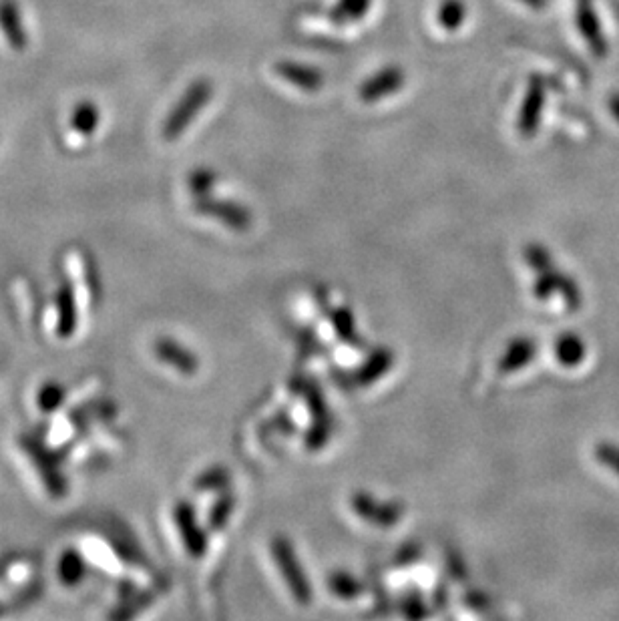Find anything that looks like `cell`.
<instances>
[{
    "instance_id": "16",
    "label": "cell",
    "mask_w": 619,
    "mask_h": 621,
    "mask_svg": "<svg viewBox=\"0 0 619 621\" xmlns=\"http://www.w3.org/2000/svg\"><path fill=\"white\" fill-rule=\"evenodd\" d=\"M370 7L372 0H336V5L328 11V19L336 27H346L350 23L362 21Z\"/></svg>"
},
{
    "instance_id": "17",
    "label": "cell",
    "mask_w": 619,
    "mask_h": 621,
    "mask_svg": "<svg viewBox=\"0 0 619 621\" xmlns=\"http://www.w3.org/2000/svg\"><path fill=\"white\" fill-rule=\"evenodd\" d=\"M585 354H587L585 342L577 334H563L555 342V356L567 368L579 366L585 360Z\"/></svg>"
},
{
    "instance_id": "4",
    "label": "cell",
    "mask_w": 619,
    "mask_h": 621,
    "mask_svg": "<svg viewBox=\"0 0 619 621\" xmlns=\"http://www.w3.org/2000/svg\"><path fill=\"white\" fill-rule=\"evenodd\" d=\"M195 210L201 216L214 218L222 224H226L232 230H248L252 226V214L248 207L228 201V199H216L212 195L195 199Z\"/></svg>"
},
{
    "instance_id": "15",
    "label": "cell",
    "mask_w": 619,
    "mask_h": 621,
    "mask_svg": "<svg viewBox=\"0 0 619 621\" xmlns=\"http://www.w3.org/2000/svg\"><path fill=\"white\" fill-rule=\"evenodd\" d=\"M535 354H537V346L529 338H517L509 344L507 352L499 360V370L503 374L515 372V370L527 366Z\"/></svg>"
},
{
    "instance_id": "12",
    "label": "cell",
    "mask_w": 619,
    "mask_h": 621,
    "mask_svg": "<svg viewBox=\"0 0 619 621\" xmlns=\"http://www.w3.org/2000/svg\"><path fill=\"white\" fill-rule=\"evenodd\" d=\"M175 521H177V527L179 531L183 533V539H185V547L189 549L191 555H201L203 549H205V535L203 531L195 525V519H193V511L189 505H177L175 509Z\"/></svg>"
},
{
    "instance_id": "22",
    "label": "cell",
    "mask_w": 619,
    "mask_h": 621,
    "mask_svg": "<svg viewBox=\"0 0 619 621\" xmlns=\"http://www.w3.org/2000/svg\"><path fill=\"white\" fill-rule=\"evenodd\" d=\"M216 181H218V177H216V173H214L212 169H208V167H199V169H195V171L189 175L187 185H189L191 195H193L195 199H199V197H208V195H212V189L216 187Z\"/></svg>"
},
{
    "instance_id": "21",
    "label": "cell",
    "mask_w": 619,
    "mask_h": 621,
    "mask_svg": "<svg viewBox=\"0 0 619 621\" xmlns=\"http://www.w3.org/2000/svg\"><path fill=\"white\" fill-rule=\"evenodd\" d=\"M65 396H67V390L61 382H47L41 386L39 394H37V402H39V408L45 412V414H53L55 410H59L65 402Z\"/></svg>"
},
{
    "instance_id": "2",
    "label": "cell",
    "mask_w": 619,
    "mask_h": 621,
    "mask_svg": "<svg viewBox=\"0 0 619 621\" xmlns=\"http://www.w3.org/2000/svg\"><path fill=\"white\" fill-rule=\"evenodd\" d=\"M19 443H21L23 451L27 453V457L31 459V463L35 465V469L39 471L41 481H43L45 489L49 491V495L55 499L65 497L67 481L63 479V475L59 471V457L53 451H49L43 445L41 437H37V435H23L19 439Z\"/></svg>"
},
{
    "instance_id": "10",
    "label": "cell",
    "mask_w": 619,
    "mask_h": 621,
    "mask_svg": "<svg viewBox=\"0 0 619 621\" xmlns=\"http://www.w3.org/2000/svg\"><path fill=\"white\" fill-rule=\"evenodd\" d=\"M55 308H57V334L61 338H71L73 332L77 330L79 310H77L75 288L69 280H63L57 290Z\"/></svg>"
},
{
    "instance_id": "18",
    "label": "cell",
    "mask_w": 619,
    "mask_h": 621,
    "mask_svg": "<svg viewBox=\"0 0 619 621\" xmlns=\"http://www.w3.org/2000/svg\"><path fill=\"white\" fill-rule=\"evenodd\" d=\"M437 21L447 33H457L467 21L465 0H443L437 13Z\"/></svg>"
},
{
    "instance_id": "9",
    "label": "cell",
    "mask_w": 619,
    "mask_h": 621,
    "mask_svg": "<svg viewBox=\"0 0 619 621\" xmlns=\"http://www.w3.org/2000/svg\"><path fill=\"white\" fill-rule=\"evenodd\" d=\"M0 31L7 37L15 51H25L29 45V35L25 29L23 13L15 0H0Z\"/></svg>"
},
{
    "instance_id": "26",
    "label": "cell",
    "mask_w": 619,
    "mask_h": 621,
    "mask_svg": "<svg viewBox=\"0 0 619 621\" xmlns=\"http://www.w3.org/2000/svg\"><path fill=\"white\" fill-rule=\"evenodd\" d=\"M330 583H332V589L342 597H350V595H356L360 591V585L348 575H336V577H332Z\"/></svg>"
},
{
    "instance_id": "13",
    "label": "cell",
    "mask_w": 619,
    "mask_h": 621,
    "mask_svg": "<svg viewBox=\"0 0 619 621\" xmlns=\"http://www.w3.org/2000/svg\"><path fill=\"white\" fill-rule=\"evenodd\" d=\"M155 354L159 356V360L167 362L169 366H173L175 370H179L183 374H191L197 368V362H195L193 354H189L187 350H183V346H179L177 342H173L169 338L157 340Z\"/></svg>"
},
{
    "instance_id": "3",
    "label": "cell",
    "mask_w": 619,
    "mask_h": 621,
    "mask_svg": "<svg viewBox=\"0 0 619 621\" xmlns=\"http://www.w3.org/2000/svg\"><path fill=\"white\" fill-rule=\"evenodd\" d=\"M545 99H547L545 79L541 75H531L517 115V131L523 137H533L539 131L541 117L545 111Z\"/></svg>"
},
{
    "instance_id": "5",
    "label": "cell",
    "mask_w": 619,
    "mask_h": 621,
    "mask_svg": "<svg viewBox=\"0 0 619 621\" xmlns=\"http://www.w3.org/2000/svg\"><path fill=\"white\" fill-rule=\"evenodd\" d=\"M533 294L539 298V300H547L555 294H561L565 306L569 310H579L581 308V290L579 286L575 284L573 278L557 272L555 268L551 270H545L539 274L535 286H533Z\"/></svg>"
},
{
    "instance_id": "8",
    "label": "cell",
    "mask_w": 619,
    "mask_h": 621,
    "mask_svg": "<svg viewBox=\"0 0 619 621\" xmlns=\"http://www.w3.org/2000/svg\"><path fill=\"white\" fill-rule=\"evenodd\" d=\"M272 551H274V557H276V563L282 567L284 571V577L292 589V593L300 599V601H308L310 599V587H308V581L304 577V571L296 559V553L292 551L290 543L286 539H274V545H272Z\"/></svg>"
},
{
    "instance_id": "6",
    "label": "cell",
    "mask_w": 619,
    "mask_h": 621,
    "mask_svg": "<svg viewBox=\"0 0 619 621\" xmlns=\"http://www.w3.org/2000/svg\"><path fill=\"white\" fill-rule=\"evenodd\" d=\"M575 27L595 57L601 59L607 55V41L593 0H575Z\"/></svg>"
},
{
    "instance_id": "29",
    "label": "cell",
    "mask_w": 619,
    "mask_h": 621,
    "mask_svg": "<svg viewBox=\"0 0 619 621\" xmlns=\"http://www.w3.org/2000/svg\"><path fill=\"white\" fill-rule=\"evenodd\" d=\"M519 3L533 9V11H543L549 5V0H519Z\"/></svg>"
},
{
    "instance_id": "28",
    "label": "cell",
    "mask_w": 619,
    "mask_h": 621,
    "mask_svg": "<svg viewBox=\"0 0 619 621\" xmlns=\"http://www.w3.org/2000/svg\"><path fill=\"white\" fill-rule=\"evenodd\" d=\"M607 109H609L611 117L619 123V93H613V95L607 99Z\"/></svg>"
},
{
    "instance_id": "14",
    "label": "cell",
    "mask_w": 619,
    "mask_h": 621,
    "mask_svg": "<svg viewBox=\"0 0 619 621\" xmlns=\"http://www.w3.org/2000/svg\"><path fill=\"white\" fill-rule=\"evenodd\" d=\"M352 507L358 515H362L364 519L368 521H374V523H382V525H392L398 517H400V509L394 507V505H382L378 501H372L370 497L366 495H356L352 499Z\"/></svg>"
},
{
    "instance_id": "24",
    "label": "cell",
    "mask_w": 619,
    "mask_h": 621,
    "mask_svg": "<svg viewBox=\"0 0 619 621\" xmlns=\"http://www.w3.org/2000/svg\"><path fill=\"white\" fill-rule=\"evenodd\" d=\"M392 358L388 356V352H376L368 362H366V368L362 370L360 378L362 382H372L376 376H380L386 368H388V362Z\"/></svg>"
},
{
    "instance_id": "27",
    "label": "cell",
    "mask_w": 619,
    "mask_h": 621,
    "mask_svg": "<svg viewBox=\"0 0 619 621\" xmlns=\"http://www.w3.org/2000/svg\"><path fill=\"white\" fill-rule=\"evenodd\" d=\"M232 513V499H224L218 507V511L212 515V523H216V527H220Z\"/></svg>"
},
{
    "instance_id": "30",
    "label": "cell",
    "mask_w": 619,
    "mask_h": 621,
    "mask_svg": "<svg viewBox=\"0 0 619 621\" xmlns=\"http://www.w3.org/2000/svg\"><path fill=\"white\" fill-rule=\"evenodd\" d=\"M0 613H3V607H0Z\"/></svg>"
},
{
    "instance_id": "25",
    "label": "cell",
    "mask_w": 619,
    "mask_h": 621,
    "mask_svg": "<svg viewBox=\"0 0 619 621\" xmlns=\"http://www.w3.org/2000/svg\"><path fill=\"white\" fill-rule=\"evenodd\" d=\"M595 457L603 467H607L609 471L619 475V447L609 445V443H601L595 447Z\"/></svg>"
},
{
    "instance_id": "11",
    "label": "cell",
    "mask_w": 619,
    "mask_h": 621,
    "mask_svg": "<svg viewBox=\"0 0 619 621\" xmlns=\"http://www.w3.org/2000/svg\"><path fill=\"white\" fill-rule=\"evenodd\" d=\"M274 69H276L280 79L302 89L304 93H316L324 85L322 71L316 67H310V65H302V63H294V61H280Z\"/></svg>"
},
{
    "instance_id": "1",
    "label": "cell",
    "mask_w": 619,
    "mask_h": 621,
    "mask_svg": "<svg viewBox=\"0 0 619 621\" xmlns=\"http://www.w3.org/2000/svg\"><path fill=\"white\" fill-rule=\"evenodd\" d=\"M212 95H214V87L208 79L193 81L183 91V95L177 99L169 115L165 117L163 129H161L163 137L167 141H175L177 137H181L189 129L193 119L203 111V107L210 103Z\"/></svg>"
},
{
    "instance_id": "20",
    "label": "cell",
    "mask_w": 619,
    "mask_h": 621,
    "mask_svg": "<svg viewBox=\"0 0 619 621\" xmlns=\"http://www.w3.org/2000/svg\"><path fill=\"white\" fill-rule=\"evenodd\" d=\"M85 571H87V563L81 557V553L75 549H67L59 561V579L71 587V585L81 583V579L85 577Z\"/></svg>"
},
{
    "instance_id": "23",
    "label": "cell",
    "mask_w": 619,
    "mask_h": 621,
    "mask_svg": "<svg viewBox=\"0 0 619 621\" xmlns=\"http://www.w3.org/2000/svg\"><path fill=\"white\" fill-rule=\"evenodd\" d=\"M525 260H527V264H529L533 270H537L539 274L553 268V260H551L549 252H547L543 246H539V244L527 246V250H525Z\"/></svg>"
},
{
    "instance_id": "19",
    "label": "cell",
    "mask_w": 619,
    "mask_h": 621,
    "mask_svg": "<svg viewBox=\"0 0 619 621\" xmlns=\"http://www.w3.org/2000/svg\"><path fill=\"white\" fill-rule=\"evenodd\" d=\"M99 119H101V111L93 101H81L73 115H71V125L77 133L81 135H93L99 127Z\"/></svg>"
},
{
    "instance_id": "7",
    "label": "cell",
    "mask_w": 619,
    "mask_h": 621,
    "mask_svg": "<svg viewBox=\"0 0 619 621\" xmlns=\"http://www.w3.org/2000/svg\"><path fill=\"white\" fill-rule=\"evenodd\" d=\"M406 83V75L398 65H388L370 75L358 89L362 103H376L390 95H396Z\"/></svg>"
}]
</instances>
